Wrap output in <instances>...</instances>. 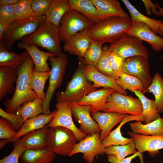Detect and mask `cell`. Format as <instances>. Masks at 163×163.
Instances as JSON below:
<instances>
[{
  "label": "cell",
  "mask_w": 163,
  "mask_h": 163,
  "mask_svg": "<svg viewBox=\"0 0 163 163\" xmlns=\"http://www.w3.org/2000/svg\"><path fill=\"white\" fill-rule=\"evenodd\" d=\"M105 154L115 156L119 160H121L127 156L134 154L137 151L133 141L123 145H112L105 148Z\"/></svg>",
  "instance_id": "cell-39"
},
{
  "label": "cell",
  "mask_w": 163,
  "mask_h": 163,
  "mask_svg": "<svg viewBox=\"0 0 163 163\" xmlns=\"http://www.w3.org/2000/svg\"><path fill=\"white\" fill-rule=\"evenodd\" d=\"M46 19V16L44 15L27 20L15 21L10 25L0 43L8 50L11 51L16 42L33 33L44 22Z\"/></svg>",
  "instance_id": "cell-6"
},
{
  "label": "cell",
  "mask_w": 163,
  "mask_h": 163,
  "mask_svg": "<svg viewBox=\"0 0 163 163\" xmlns=\"http://www.w3.org/2000/svg\"><path fill=\"white\" fill-rule=\"evenodd\" d=\"M115 91L111 88L95 90L84 96L75 103L80 106H89L91 113L103 111L108 96Z\"/></svg>",
  "instance_id": "cell-20"
},
{
  "label": "cell",
  "mask_w": 163,
  "mask_h": 163,
  "mask_svg": "<svg viewBox=\"0 0 163 163\" xmlns=\"http://www.w3.org/2000/svg\"><path fill=\"white\" fill-rule=\"evenodd\" d=\"M55 157L56 154L46 147L42 149L26 150L20 158L22 163H51Z\"/></svg>",
  "instance_id": "cell-28"
},
{
  "label": "cell",
  "mask_w": 163,
  "mask_h": 163,
  "mask_svg": "<svg viewBox=\"0 0 163 163\" xmlns=\"http://www.w3.org/2000/svg\"><path fill=\"white\" fill-rule=\"evenodd\" d=\"M105 151V148L98 133L87 136L83 140L77 143L68 156L70 157L78 153H82L83 158L87 163H93L95 157L98 155H104Z\"/></svg>",
  "instance_id": "cell-12"
},
{
  "label": "cell",
  "mask_w": 163,
  "mask_h": 163,
  "mask_svg": "<svg viewBox=\"0 0 163 163\" xmlns=\"http://www.w3.org/2000/svg\"><path fill=\"white\" fill-rule=\"evenodd\" d=\"M84 70L86 78L89 81L93 83V86L95 88L102 87L103 88H111L120 94H127L126 90L118 85L116 80L101 73L95 67L84 62Z\"/></svg>",
  "instance_id": "cell-17"
},
{
  "label": "cell",
  "mask_w": 163,
  "mask_h": 163,
  "mask_svg": "<svg viewBox=\"0 0 163 163\" xmlns=\"http://www.w3.org/2000/svg\"><path fill=\"white\" fill-rule=\"evenodd\" d=\"M0 18L5 19L10 25L16 21L14 5H0Z\"/></svg>",
  "instance_id": "cell-46"
},
{
  "label": "cell",
  "mask_w": 163,
  "mask_h": 163,
  "mask_svg": "<svg viewBox=\"0 0 163 163\" xmlns=\"http://www.w3.org/2000/svg\"><path fill=\"white\" fill-rule=\"evenodd\" d=\"M54 116L47 125L48 127L62 126L72 131L78 141L84 139L87 135L82 132L75 126L72 117V113L69 104L66 102L57 103Z\"/></svg>",
  "instance_id": "cell-13"
},
{
  "label": "cell",
  "mask_w": 163,
  "mask_h": 163,
  "mask_svg": "<svg viewBox=\"0 0 163 163\" xmlns=\"http://www.w3.org/2000/svg\"><path fill=\"white\" fill-rule=\"evenodd\" d=\"M78 58V67L68 83L65 90L56 94L57 103H76L81 98L97 89L86 78L84 70V62L82 58Z\"/></svg>",
  "instance_id": "cell-3"
},
{
  "label": "cell",
  "mask_w": 163,
  "mask_h": 163,
  "mask_svg": "<svg viewBox=\"0 0 163 163\" xmlns=\"http://www.w3.org/2000/svg\"><path fill=\"white\" fill-rule=\"evenodd\" d=\"M24 60L18 69V78L14 92L12 97H7L4 102L6 111L14 113L23 104L33 101L38 97L32 89L30 79L34 69V62L28 53L22 52Z\"/></svg>",
  "instance_id": "cell-1"
},
{
  "label": "cell",
  "mask_w": 163,
  "mask_h": 163,
  "mask_svg": "<svg viewBox=\"0 0 163 163\" xmlns=\"http://www.w3.org/2000/svg\"><path fill=\"white\" fill-rule=\"evenodd\" d=\"M90 0L97 10L99 21L115 17H129L117 0Z\"/></svg>",
  "instance_id": "cell-19"
},
{
  "label": "cell",
  "mask_w": 163,
  "mask_h": 163,
  "mask_svg": "<svg viewBox=\"0 0 163 163\" xmlns=\"http://www.w3.org/2000/svg\"><path fill=\"white\" fill-rule=\"evenodd\" d=\"M87 30L79 32L72 37L65 43L63 46L64 50L71 54L83 58L92 40Z\"/></svg>",
  "instance_id": "cell-21"
},
{
  "label": "cell",
  "mask_w": 163,
  "mask_h": 163,
  "mask_svg": "<svg viewBox=\"0 0 163 163\" xmlns=\"http://www.w3.org/2000/svg\"><path fill=\"white\" fill-rule=\"evenodd\" d=\"M157 8L158 9L159 16H163V8H161L160 6L157 3H155ZM158 34L160 37L163 36V24L160 26Z\"/></svg>",
  "instance_id": "cell-51"
},
{
  "label": "cell",
  "mask_w": 163,
  "mask_h": 163,
  "mask_svg": "<svg viewBox=\"0 0 163 163\" xmlns=\"http://www.w3.org/2000/svg\"><path fill=\"white\" fill-rule=\"evenodd\" d=\"M142 41L136 37L125 34L110 44L108 48L116 52L124 60L136 56H142L149 59L150 55L148 49Z\"/></svg>",
  "instance_id": "cell-10"
},
{
  "label": "cell",
  "mask_w": 163,
  "mask_h": 163,
  "mask_svg": "<svg viewBox=\"0 0 163 163\" xmlns=\"http://www.w3.org/2000/svg\"><path fill=\"white\" fill-rule=\"evenodd\" d=\"M17 131L7 120L2 117L0 119V139L11 141Z\"/></svg>",
  "instance_id": "cell-42"
},
{
  "label": "cell",
  "mask_w": 163,
  "mask_h": 163,
  "mask_svg": "<svg viewBox=\"0 0 163 163\" xmlns=\"http://www.w3.org/2000/svg\"><path fill=\"white\" fill-rule=\"evenodd\" d=\"M69 105L73 117L80 124L79 129L82 132L90 136L101 131L98 125L91 116L89 106H80L75 103H70Z\"/></svg>",
  "instance_id": "cell-14"
},
{
  "label": "cell",
  "mask_w": 163,
  "mask_h": 163,
  "mask_svg": "<svg viewBox=\"0 0 163 163\" xmlns=\"http://www.w3.org/2000/svg\"><path fill=\"white\" fill-rule=\"evenodd\" d=\"M18 69L3 66L0 68V101L14 93L18 78Z\"/></svg>",
  "instance_id": "cell-26"
},
{
  "label": "cell",
  "mask_w": 163,
  "mask_h": 163,
  "mask_svg": "<svg viewBox=\"0 0 163 163\" xmlns=\"http://www.w3.org/2000/svg\"><path fill=\"white\" fill-rule=\"evenodd\" d=\"M95 23L77 11L70 9L63 16L58 27L60 39L65 43L77 33L88 30Z\"/></svg>",
  "instance_id": "cell-8"
},
{
  "label": "cell",
  "mask_w": 163,
  "mask_h": 163,
  "mask_svg": "<svg viewBox=\"0 0 163 163\" xmlns=\"http://www.w3.org/2000/svg\"><path fill=\"white\" fill-rule=\"evenodd\" d=\"M70 9L77 11L95 23L99 21L95 6L90 0H67Z\"/></svg>",
  "instance_id": "cell-31"
},
{
  "label": "cell",
  "mask_w": 163,
  "mask_h": 163,
  "mask_svg": "<svg viewBox=\"0 0 163 163\" xmlns=\"http://www.w3.org/2000/svg\"><path fill=\"white\" fill-rule=\"evenodd\" d=\"M133 24L129 17H115L99 21L87 31L92 40L111 44L124 36Z\"/></svg>",
  "instance_id": "cell-2"
},
{
  "label": "cell",
  "mask_w": 163,
  "mask_h": 163,
  "mask_svg": "<svg viewBox=\"0 0 163 163\" xmlns=\"http://www.w3.org/2000/svg\"><path fill=\"white\" fill-rule=\"evenodd\" d=\"M25 150L14 144V149L8 155L0 160V163H19V159Z\"/></svg>",
  "instance_id": "cell-47"
},
{
  "label": "cell",
  "mask_w": 163,
  "mask_h": 163,
  "mask_svg": "<svg viewBox=\"0 0 163 163\" xmlns=\"http://www.w3.org/2000/svg\"><path fill=\"white\" fill-rule=\"evenodd\" d=\"M10 25L5 19L0 18V41L2 40L4 34L7 30Z\"/></svg>",
  "instance_id": "cell-50"
},
{
  "label": "cell",
  "mask_w": 163,
  "mask_h": 163,
  "mask_svg": "<svg viewBox=\"0 0 163 163\" xmlns=\"http://www.w3.org/2000/svg\"><path fill=\"white\" fill-rule=\"evenodd\" d=\"M148 14L150 15L153 13L156 16H159L158 11L155 4L153 3L150 0H142Z\"/></svg>",
  "instance_id": "cell-49"
},
{
  "label": "cell",
  "mask_w": 163,
  "mask_h": 163,
  "mask_svg": "<svg viewBox=\"0 0 163 163\" xmlns=\"http://www.w3.org/2000/svg\"><path fill=\"white\" fill-rule=\"evenodd\" d=\"M137 156L139 157L141 163L144 162L142 155L141 153L138 151L131 156L121 160L118 159L115 156L112 155H108L107 157L108 160L110 163H130L132 160Z\"/></svg>",
  "instance_id": "cell-48"
},
{
  "label": "cell",
  "mask_w": 163,
  "mask_h": 163,
  "mask_svg": "<svg viewBox=\"0 0 163 163\" xmlns=\"http://www.w3.org/2000/svg\"><path fill=\"white\" fill-rule=\"evenodd\" d=\"M116 81L118 85L125 90L128 89L133 92L137 91L142 93L145 90L144 85L139 79L123 72Z\"/></svg>",
  "instance_id": "cell-37"
},
{
  "label": "cell",
  "mask_w": 163,
  "mask_h": 163,
  "mask_svg": "<svg viewBox=\"0 0 163 163\" xmlns=\"http://www.w3.org/2000/svg\"><path fill=\"white\" fill-rule=\"evenodd\" d=\"M133 22L132 27L125 32V34L146 42L156 51H160L163 49V38L155 33L146 24Z\"/></svg>",
  "instance_id": "cell-15"
},
{
  "label": "cell",
  "mask_w": 163,
  "mask_h": 163,
  "mask_svg": "<svg viewBox=\"0 0 163 163\" xmlns=\"http://www.w3.org/2000/svg\"><path fill=\"white\" fill-rule=\"evenodd\" d=\"M56 112V110L49 114L42 113L26 120L12 139L11 142H14L28 133L40 129L48 124L53 118Z\"/></svg>",
  "instance_id": "cell-25"
},
{
  "label": "cell",
  "mask_w": 163,
  "mask_h": 163,
  "mask_svg": "<svg viewBox=\"0 0 163 163\" xmlns=\"http://www.w3.org/2000/svg\"><path fill=\"white\" fill-rule=\"evenodd\" d=\"M24 60L23 52L20 54L8 50L3 44L0 43V67L5 66L18 69Z\"/></svg>",
  "instance_id": "cell-34"
},
{
  "label": "cell",
  "mask_w": 163,
  "mask_h": 163,
  "mask_svg": "<svg viewBox=\"0 0 163 163\" xmlns=\"http://www.w3.org/2000/svg\"><path fill=\"white\" fill-rule=\"evenodd\" d=\"M148 60L141 56L130 57L124 60L122 67L123 72L134 76L141 81L145 87V91L150 86L152 80L149 73Z\"/></svg>",
  "instance_id": "cell-11"
},
{
  "label": "cell",
  "mask_w": 163,
  "mask_h": 163,
  "mask_svg": "<svg viewBox=\"0 0 163 163\" xmlns=\"http://www.w3.org/2000/svg\"><path fill=\"white\" fill-rule=\"evenodd\" d=\"M134 142L136 149L141 153L148 152L154 156L163 149V135L160 136H146L129 131L127 133Z\"/></svg>",
  "instance_id": "cell-16"
},
{
  "label": "cell",
  "mask_w": 163,
  "mask_h": 163,
  "mask_svg": "<svg viewBox=\"0 0 163 163\" xmlns=\"http://www.w3.org/2000/svg\"><path fill=\"white\" fill-rule=\"evenodd\" d=\"M103 44L100 42L92 41L82 58L85 63L95 67L104 53Z\"/></svg>",
  "instance_id": "cell-38"
},
{
  "label": "cell",
  "mask_w": 163,
  "mask_h": 163,
  "mask_svg": "<svg viewBox=\"0 0 163 163\" xmlns=\"http://www.w3.org/2000/svg\"><path fill=\"white\" fill-rule=\"evenodd\" d=\"M52 0H32L31 6L36 18L45 15Z\"/></svg>",
  "instance_id": "cell-43"
},
{
  "label": "cell",
  "mask_w": 163,
  "mask_h": 163,
  "mask_svg": "<svg viewBox=\"0 0 163 163\" xmlns=\"http://www.w3.org/2000/svg\"><path fill=\"white\" fill-rule=\"evenodd\" d=\"M152 93L159 113L163 112V78L160 74L156 73L152 78L151 84L144 92Z\"/></svg>",
  "instance_id": "cell-35"
},
{
  "label": "cell",
  "mask_w": 163,
  "mask_h": 163,
  "mask_svg": "<svg viewBox=\"0 0 163 163\" xmlns=\"http://www.w3.org/2000/svg\"><path fill=\"white\" fill-rule=\"evenodd\" d=\"M108 59L113 70L119 78L122 72V67L124 60L116 52L111 51L110 53Z\"/></svg>",
  "instance_id": "cell-44"
},
{
  "label": "cell",
  "mask_w": 163,
  "mask_h": 163,
  "mask_svg": "<svg viewBox=\"0 0 163 163\" xmlns=\"http://www.w3.org/2000/svg\"><path fill=\"white\" fill-rule=\"evenodd\" d=\"M0 116L1 117L8 121L14 128L18 131L21 129L24 121L22 117L14 113H8L0 108Z\"/></svg>",
  "instance_id": "cell-45"
},
{
  "label": "cell",
  "mask_w": 163,
  "mask_h": 163,
  "mask_svg": "<svg viewBox=\"0 0 163 163\" xmlns=\"http://www.w3.org/2000/svg\"><path fill=\"white\" fill-rule=\"evenodd\" d=\"M121 1L128 10L133 21L145 24L155 33L158 34L160 27L163 24V20L149 18L139 11L128 0H122Z\"/></svg>",
  "instance_id": "cell-30"
},
{
  "label": "cell",
  "mask_w": 163,
  "mask_h": 163,
  "mask_svg": "<svg viewBox=\"0 0 163 163\" xmlns=\"http://www.w3.org/2000/svg\"><path fill=\"white\" fill-rule=\"evenodd\" d=\"M17 45L19 48L25 49L29 54L34 62V70L42 72L50 71L47 61L50 57L56 56L55 55L42 51L36 46L30 45L21 41H19Z\"/></svg>",
  "instance_id": "cell-23"
},
{
  "label": "cell",
  "mask_w": 163,
  "mask_h": 163,
  "mask_svg": "<svg viewBox=\"0 0 163 163\" xmlns=\"http://www.w3.org/2000/svg\"><path fill=\"white\" fill-rule=\"evenodd\" d=\"M32 0H19L14 5L16 21L27 20L36 18L31 6Z\"/></svg>",
  "instance_id": "cell-40"
},
{
  "label": "cell",
  "mask_w": 163,
  "mask_h": 163,
  "mask_svg": "<svg viewBox=\"0 0 163 163\" xmlns=\"http://www.w3.org/2000/svg\"><path fill=\"white\" fill-rule=\"evenodd\" d=\"M103 111L140 116L142 115L143 110L138 97L135 98L115 91L108 96Z\"/></svg>",
  "instance_id": "cell-9"
},
{
  "label": "cell",
  "mask_w": 163,
  "mask_h": 163,
  "mask_svg": "<svg viewBox=\"0 0 163 163\" xmlns=\"http://www.w3.org/2000/svg\"><path fill=\"white\" fill-rule=\"evenodd\" d=\"M50 72H37L33 69L31 75L30 84L31 88L38 97L44 100L46 93L44 92L45 84L49 78Z\"/></svg>",
  "instance_id": "cell-36"
},
{
  "label": "cell",
  "mask_w": 163,
  "mask_h": 163,
  "mask_svg": "<svg viewBox=\"0 0 163 163\" xmlns=\"http://www.w3.org/2000/svg\"><path fill=\"white\" fill-rule=\"evenodd\" d=\"M58 28L45 21L35 32L20 41L30 45L46 49L48 52L58 56L62 52Z\"/></svg>",
  "instance_id": "cell-4"
},
{
  "label": "cell",
  "mask_w": 163,
  "mask_h": 163,
  "mask_svg": "<svg viewBox=\"0 0 163 163\" xmlns=\"http://www.w3.org/2000/svg\"><path fill=\"white\" fill-rule=\"evenodd\" d=\"M136 120L144 121L142 115H133L125 114L124 117L118 127L102 140L104 146L106 148L108 146L114 145H123L127 144L133 140L131 138H126L123 137L120 131L122 126L128 122Z\"/></svg>",
  "instance_id": "cell-24"
},
{
  "label": "cell",
  "mask_w": 163,
  "mask_h": 163,
  "mask_svg": "<svg viewBox=\"0 0 163 163\" xmlns=\"http://www.w3.org/2000/svg\"><path fill=\"white\" fill-rule=\"evenodd\" d=\"M124 114L111 112L91 113L92 117L100 129V138L101 141L109 134L114 126L121 122Z\"/></svg>",
  "instance_id": "cell-22"
},
{
  "label": "cell",
  "mask_w": 163,
  "mask_h": 163,
  "mask_svg": "<svg viewBox=\"0 0 163 163\" xmlns=\"http://www.w3.org/2000/svg\"><path fill=\"white\" fill-rule=\"evenodd\" d=\"M132 132L146 136H156L163 135V117L148 123L143 124L142 121H136L129 123Z\"/></svg>",
  "instance_id": "cell-29"
},
{
  "label": "cell",
  "mask_w": 163,
  "mask_h": 163,
  "mask_svg": "<svg viewBox=\"0 0 163 163\" xmlns=\"http://www.w3.org/2000/svg\"><path fill=\"white\" fill-rule=\"evenodd\" d=\"M19 0H0V5H15Z\"/></svg>",
  "instance_id": "cell-52"
},
{
  "label": "cell",
  "mask_w": 163,
  "mask_h": 163,
  "mask_svg": "<svg viewBox=\"0 0 163 163\" xmlns=\"http://www.w3.org/2000/svg\"><path fill=\"white\" fill-rule=\"evenodd\" d=\"M51 69L49 78L48 87L43 101V113L50 114V104L56 90L61 85L68 63L67 55L64 53L58 56L51 57L49 59Z\"/></svg>",
  "instance_id": "cell-7"
},
{
  "label": "cell",
  "mask_w": 163,
  "mask_h": 163,
  "mask_svg": "<svg viewBox=\"0 0 163 163\" xmlns=\"http://www.w3.org/2000/svg\"><path fill=\"white\" fill-rule=\"evenodd\" d=\"M103 49L104 53L95 67L101 73L116 80L119 77L112 68L108 59L111 50L108 47H104Z\"/></svg>",
  "instance_id": "cell-41"
},
{
  "label": "cell",
  "mask_w": 163,
  "mask_h": 163,
  "mask_svg": "<svg viewBox=\"0 0 163 163\" xmlns=\"http://www.w3.org/2000/svg\"><path fill=\"white\" fill-rule=\"evenodd\" d=\"M46 141L48 149L63 156H69L78 141L72 131L62 126L48 127Z\"/></svg>",
  "instance_id": "cell-5"
},
{
  "label": "cell",
  "mask_w": 163,
  "mask_h": 163,
  "mask_svg": "<svg viewBox=\"0 0 163 163\" xmlns=\"http://www.w3.org/2000/svg\"><path fill=\"white\" fill-rule=\"evenodd\" d=\"M135 94L140 99L142 107V115L145 124L151 123L158 119L160 116L155 100L146 97L142 91H134Z\"/></svg>",
  "instance_id": "cell-32"
},
{
  "label": "cell",
  "mask_w": 163,
  "mask_h": 163,
  "mask_svg": "<svg viewBox=\"0 0 163 163\" xmlns=\"http://www.w3.org/2000/svg\"><path fill=\"white\" fill-rule=\"evenodd\" d=\"M70 9L67 0H52L45 15V21L58 28L63 16Z\"/></svg>",
  "instance_id": "cell-27"
},
{
  "label": "cell",
  "mask_w": 163,
  "mask_h": 163,
  "mask_svg": "<svg viewBox=\"0 0 163 163\" xmlns=\"http://www.w3.org/2000/svg\"><path fill=\"white\" fill-rule=\"evenodd\" d=\"M47 125L29 132L14 142V144L25 150L42 149L47 147Z\"/></svg>",
  "instance_id": "cell-18"
},
{
  "label": "cell",
  "mask_w": 163,
  "mask_h": 163,
  "mask_svg": "<svg viewBox=\"0 0 163 163\" xmlns=\"http://www.w3.org/2000/svg\"><path fill=\"white\" fill-rule=\"evenodd\" d=\"M43 100L37 97L23 104L14 113L21 116L24 122L27 119L43 113Z\"/></svg>",
  "instance_id": "cell-33"
}]
</instances>
